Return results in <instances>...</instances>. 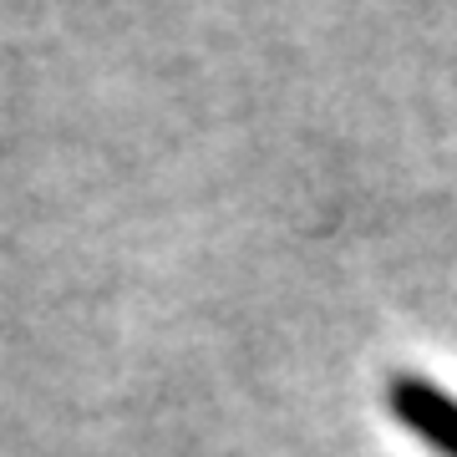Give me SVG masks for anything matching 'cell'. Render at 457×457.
I'll return each mask as SVG.
<instances>
[{
  "label": "cell",
  "mask_w": 457,
  "mask_h": 457,
  "mask_svg": "<svg viewBox=\"0 0 457 457\" xmlns=\"http://www.w3.org/2000/svg\"><path fill=\"white\" fill-rule=\"evenodd\" d=\"M392 417L442 457H457V396L442 392L427 376H396L392 381Z\"/></svg>",
  "instance_id": "cell-1"
}]
</instances>
